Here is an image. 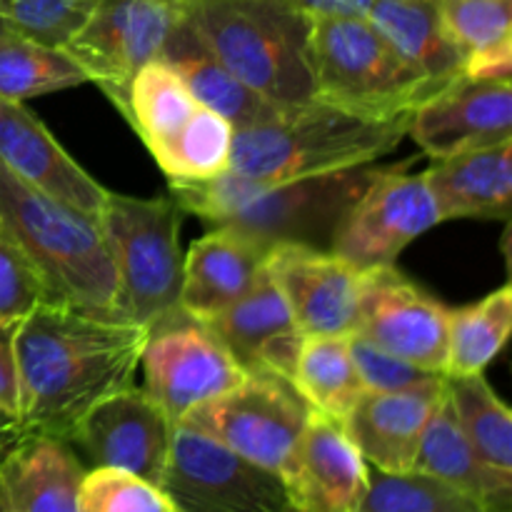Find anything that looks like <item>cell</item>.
<instances>
[{
    "instance_id": "43",
    "label": "cell",
    "mask_w": 512,
    "mask_h": 512,
    "mask_svg": "<svg viewBox=\"0 0 512 512\" xmlns=\"http://www.w3.org/2000/svg\"><path fill=\"white\" fill-rule=\"evenodd\" d=\"M5 30H8V28H5V23H3V15H0V35H3Z\"/></svg>"
},
{
    "instance_id": "2",
    "label": "cell",
    "mask_w": 512,
    "mask_h": 512,
    "mask_svg": "<svg viewBox=\"0 0 512 512\" xmlns=\"http://www.w3.org/2000/svg\"><path fill=\"white\" fill-rule=\"evenodd\" d=\"M383 165H358L285 183H260L235 170L210 180L170 183V195L183 213L208 228H223L263 248L308 245L330 250L345 210L363 195Z\"/></svg>"
},
{
    "instance_id": "12",
    "label": "cell",
    "mask_w": 512,
    "mask_h": 512,
    "mask_svg": "<svg viewBox=\"0 0 512 512\" xmlns=\"http://www.w3.org/2000/svg\"><path fill=\"white\" fill-rule=\"evenodd\" d=\"M408 168L410 160L380 168L335 228V255L360 270L395 265L410 243L440 223L428 178Z\"/></svg>"
},
{
    "instance_id": "39",
    "label": "cell",
    "mask_w": 512,
    "mask_h": 512,
    "mask_svg": "<svg viewBox=\"0 0 512 512\" xmlns=\"http://www.w3.org/2000/svg\"><path fill=\"white\" fill-rule=\"evenodd\" d=\"M15 325H0V415L20 423V370L15 355Z\"/></svg>"
},
{
    "instance_id": "26",
    "label": "cell",
    "mask_w": 512,
    "mask_h": 512,
    "mask_svg": "<svg viewBox=\"0 0 512 512\" xmlns=\"http://www.w3.org/2000/svg\"><path fill=\"white\" fill-rule=\"evenodd\" d=\"M413 470L433 475V478L493 505L495 510L510 512L512 480L495 473L475 453L473 445L468 443V438L460 430L455 410L450 405L448 390H443L438 408H435L433 418L425 428Z\"/></svg>"
},
{
    "instance_id": "10",
    "label": "cell",
    "mask_w": 512,
    "mask_h": 512,
    "mask_svg": "<svg viewBox=\"0 0 512 512\" xmlns=\"http://www.w3.org/2000/svg\"><path fill=\"white\" fill-rule=\"evenodd\" d=\"M140 368L143 390L175 425L195 405L228 393L250 375L208 323L178 305L148 328Z\"/></svg>"
},
{
    "instance_id": "34",
    "label": "cell",
    "mask_w": 512,
    "mask_h": 512,
    "mask_svg": "<svg viewBox=\"0 0 512 512\" xmlns=\"http://www.w3.org/2000/svg\"><path fill=\"white\" fill-rule=\"evenodd\" d=\"M370 468V465H368ZM360 512H503L493 505L433 478V475L408 470V473H383L370 468L368 493Z\"/></svg>"
},
{
    "instance_id": "20",
    "label": "cell",
    "mask_w": 512,
    "mask_h": 512,
    "mask_svg": "<svg viewBox=\"0 0 512 512\" xmlns=\"http://www.w3.org/2000/svg\"><path fill=\"white\" fill-rule=\"evenodd\" d=\"M443 390L445 375H438L393 393H365L345 418V433L370 468L408 473Z\"/></svg>"
},
{
    "instance_id": "21",
    "label": "cell",
    "mask_w": 512,
    "mask_h": 512,
    "mask_svg": "<svg viewBox=\"0 0 512 512\" xmlns=\"http://www.w3.org/2000/svg\"><path fill=\"white\" fill-rule=\"evenodd\" d=\"M268 248L223 228H208L183 258L178 308L208 320L238 303L265 270Z\"/></svg>"
},
{
    "instance_id": "27",
    "label": "cell",
    "mask_w": 512,
    "mask_h": 512,
    "mask_svg": "<svg viewBox=\"0 0 512 512\" xmlns=\"http://www.w3.org/2000/svg\"><path fill=\"white\" fill-rule=\"evenodd\" d=\"M465 60V78L510 80L512 0H435Z\"/></svg>"
},
{
    "instance_id": "15",
    "label": "cell",
    "mask_w": 512,
    "mask_h": 512,
    "mask_svg": "<svg viewBox=\"0 0 512 512\" xmlns=\"http://www.w3.org/2000/svg\"><path fill=\"white\" fill-rule=\"evenodd\" d=\"M265 265L305 338L358 333L363 270L333 250L308 245H275Z\"/></svg>"
},
{
    "instance_id": "23",
    "label": "cell",
    "mask_w": 512,
    "mask_h": 512,
    "mask_svg": "<svg viewBox=\"0 0 512 512\" xmlns=\"http://www.w3.org/2000/svg\"><path fill=\"white\" fill-rule=\"evenodd\" d=\"M443 220H508L512 208V140L435 160L425 170Z\"/></svg>"
},
{
    "instance_id": "40",
    "label": "cell",
    "mask_w": 512,
    "mask_h": 512,
    "mask_svg": "<svg viewBox=\"0 0 512 512\" xmlns=\"http://www.w3.org/2000/svg\"><path fill=\"white\" fill-rule=\"evenodd\" d=\"M305 18H368L375 0H288Z\"/></svg>"
},
{
    "instance_id": "19",
    "label": "cell",
    "mask_w": 512,
    "mask_h": 512,
    "mask_svg": "<svg viewBox=\"0 0 512 512\" xmlns=\"http://www.w3.org/2000/svg\"><path fill=\"white\" fill-rule=\"evenodd\" d=\"M248 373H270L293 385L305 335L295 328L283 293L265 265L253 288L218 318L208 320Z\"/></svg>"
},
{
    "instance_id": "32",
    "label": "cell",
    "mask_w": 512,
    "mask_h": 512,
    "mask_svg": "<svg viewBox=\"0 0 512 512\" xmlns=\"http://www.w3.org/2000/svg\"><path fill=\"white\" fill-rule=\"evenodd\" d=\"M512 330V288L508 283L465 308L450 310L445 373L478 375L498 358Z\"/></svg>"
},
{
    "instance_id": "14",
    "label": "cell",
    "mask_w": 512,
    "mask_h": 512,
    "mask_svg": "<svg viewBox=\"0 0 512 512\" xmlns=\"http://www.w3.org/2000/svg\"><path fill=\"white\" fill-rule=\"evenodd\" d=\"M173 428L175 423L148 393L130 385L93 405L65 440L88 460L90 468L125 470L160 488Z\"/></svg>"
},
{
    "instance_id": "37",
    "label": "cell",
    "mask_w": 512,
    "mask_h": 512,
    "mask_svg": "<svg viewBox=\"0 0 512 512\" xmlns=\"http://www.w3.org/2000/svg\"><path fill=\"white\" fill-rule=\"evenodd\" d=\"M55 303L13 235L0 225V325H15L38 305Z\"/></svg>"
},
{
    "instance_id": "42",
    "label": "cell",
    "mask_w": 512,
    "mask_h": 512,
    "mask_svg": "<svg viewBox=\"0 0 512 512\" xmlns=\"http://www.w3.org/2000/svg\"><path fill=\"white\" fill-rule=\"evenodd\" d=\"M0 512H8V505H5V495H3V488H0Z\"/></svg>"
},
{
    "instance_id": "31",
    "label": "cell",
    "mask_w": 512,
    "mask_h": 512,
    "mask_svg": "<svg viewBox=\"0 0 512 512\" xmlns=\"http://www.w3.org/2000/svg\"><path fill=\"white\" fill-rule=\"evenodd\" d=\"M235 125L215 110L198 105L178 133L150 148L168 183L210 180L230 170Z\"/></svg>"
},
{
    "instance_id": "4",
    "label": "cell",
    "mask_w": 512,
    "mask_h": 512,
    "mask_svg": "<svg viewBox=\"0 0 512 512\" xmlns=\"http://www.w3.org/2000/svg\"><path fill=\"white\" fill-rule=\"evenodd\" d=\"M0 225L28 255L55 303L115 318L118 275L95 215L30 188L0 165Z\"/></svg>"
},
{
    "instance_id": "11",
    "label": "cell",
    "mask_w": 512,
    "mask_h": 512,
    "mask_svg": "<svg viewBox=\"0 0 512 512\" xmlns=\"http://www.w3.org/2000/svg\"><path fill=\"white\" fill-rule=\"evenodd\" d=\"M185 13L188 0H98L63 50L118 108L133 75L160 58Z\"/></svg>"
},
{
    "instance_id": "7",
    "label": "cell",
    "mask_w": 512,
    "mask_h": 512,
    "mask_svg": "<svg viewBox=\"0 0 512 512\" xmlns=\"http://www.w3.org/2000/svg\"><path fill=\"white\" fill-rule=\"evenodd\" d=\"M183 215L173 195L135 198L108 190L98 223L118 275L115 318L150 328L178 305Z\"/></svg>"
},
{
    "instance_id": "36",
    "label": "cell",
    "mask_w": 512,
    "mask_h": 512,
    "mask_svg": "<svg viewBox=\"0 0 512 512\" xmlns=\"http://www.w3.org/2000/svg\"><path fill=\"white\" fill-rule=\"evenodd\" d=\"M83 512H175L158 485L115 468L85 470L80 488Z\"/></svg>"
},
{
    "instance_id": "24",
    "label": "cell",
    "mask_w": 512,
    "mask_h": 512,
    "mask_svg": "<svg viewBox=\"0 0 512 512\" xmlns=\"http://www.w3.org/2000/svg\"><path fill=\"white\" fill-rule=\"evenodd\" d=\"M368 20L435 95L465 78L463 53L435 0H375Z\"/></svg>"
},
{
    "instance_id": "29",
    "label": "cell",
    "mask_w": 512,
    "mask_h": 512,
    "mask_svg": "<svg viewBox=\"0 0 512 512\" xmlns=\"http://www.w3.org/2000/svg\"><path fill=\"white\" fill-rule=\"evenodd\" d=\"M450 405L460 430L485 465L512 480V413L483 373L445 375Z\"/></svg>"
},
{
    "instance_id": "8",
    "label": "cell",
    "mask_w": 512,
    "mask_h": 512,
    "mask_svg": "<svg viewBox=\"0 0 512 512\" xmlns=\"http://www.w3.org/2000/svg\"><path fill=\"white\" fill-rule=\"evenodd\" d=\"M308 418V403L293 385L278 375L250 373L228 393L195 405L180 425L285 475Z\"/></svg>"
},
{
    "instance_id": "13",
    "label": "cell",
    "mask_w": 512,
    "mask_h": 512,
    "mask_svg": "<svg viewBox=\"0 0 512 512\" xmlns=\"http://www.w3.org/2000/svg\"><path fill=\"white\" fill-rule=\"evenodd\" d=\"M358 333L405 363L445 373L450 308L425 293L395 265L360 273Z\"/></svg>"
},
{
    "instance_id": "25",
    "label": "cell",
    "mask_w": 512,
    "mask_h": 512,
    "mask_svg": "<svg viewBox=\"0 0 512 512\" xmlns=\"http://www.w3.org/2000/svg\"><path fill=\"white\" fill-rule=\"evenodd\" d=\"M165 65L180 75L185 88L205 108L215 110L218 115L228 118L235 128L260 123L270 118L285 105H275L260 98L255 90L240 83L223 63L213 55V50L200 40L188 18L175 28L165 43L160 58Z\"/></svg>"
},
{
    "instance_id": "28",
    "label": "cell",
    "mask_w": 512,
    "mask_h": 512,
    "mask_svg": "<svg viewBox=\"0 0 512 512\" xmlns=\"http://www.w3.org/2000/svg\"><path fill=\"white\" fill-rule=\"evenodd\" d=\"M293 388L313 413L345 423L365 390L350 355V335L305 338L295 365Z\"/></svg>"
},
{
    "instance_id": "30",
    "label": "cell",
    "mask_w": 512,
    "mask_h": 512,
    "mask_svg": "<svg viewBox=\"0 0 512 512\" xmlns=\"http://www.w3.org/2000/svg\"><path fill=\"white\" fill-rule=\"evenodd\" d=\"M198 105L180 75L163 60H153L133 75L118 113L150 150L178 133Z\"/></svg>"
},
{
    "instance_id": "16",
    "label": "cell",
    "mask_w": 512,
    "mask_h": 512,
    "mask_svg": "<svg viewBox=\"0 0 512 512\" xmlns=\"http://www.w3.org/2000/svg\"><path fill=\"white\" fill-rule=\"evenodd\" d=\"M408 135L433 160L512 140V83L460 78L413 110Z\"/></svg>"
},
{
    "instance_id": "35",
    "label": "cell",
    "mask_w": 512,
    "mask_h": 512,
    "mask_svg": "<svg viewBox=\"0 0 512 512\" xmlns=\"http://www.w3.org/2000/svg\"><path fill=\"white\" fill-rule=\"evenodd\" d=\"M98 0H0L5 28L45 45L63 48Z\"/></svg>"
},
{
    "instance_id": "33",
    "label": "cell",
    "mask_w": 512,
    "mask_h": 512,
    "mask_svg": "<svg viewBox=\"0 0 512 512\" xmlns=\"http://www.w3.org/2000/svg\"><path fill=\"white\" fill-rule=\"evenodd\" d=\"M88 83L80 65L60 45H45L5 30L0 35V98L23 100Z\"/></svg>"
},
{
    "instance_id": "6",
    "label": "cell",
    "mask_w": 512,
    "mask_h": 512,
    "mask_svg": "<svg viewBox=\"0 0 512 512\" xmlns=\"http://www.w3.org/2000/svg\"><path fill=\"white\" fill-rule=\"evenodd\" d=\"M310 70L315 100L363 118H408L435 95L368 18L310 20Z\"/></svg>"
},
{
    "instance_id": "3",
    "label": "cell",
    "mask_w": 512,
    "mask_h": 512,
    "mask_svg": "<svg viewBox=\"0 0 512 512\" xmlns=\"http://www.w3.org/2000/svg\"><path fill=\"white\" fill-rule=\"evenodd\" d=\"M410 115L373 120L323 100L285 105L260 123L235 128L230 170L260 183H285L375 163L408 135Z\"/></svg>"
},
{
    "instance_id": "41",
    "label": "cell",
    "mask_w": 512,
    "mask_h": 512,
    "mask_svg": "<svg viewBox=\"0 0 512 512\" xmlns=\"http://www.w3.org/2000/svg\"><path fill=\"white\" fill-rule=\"evenodd\" d=\"M23 438V428L13 420H8L5 415H0V463H3L5 455L13 450V445Z\"/></svg>"
},
{
    "instance_id": "9",
    "label": "cell",
    "mask_w": 512,
    "mask_h": 512,
    "mask_svg": "<svg viewBox=\"0 0 512 512\" xmlns=\"http://www.w3.org/2000/svg\"><path fill=\"white\" fill-rule=\"evenodd\" d=\"M160 490L175 512H298L283 475L180 423Z\"/></svg>"
},
{
    "instance_id": "18",
    "label": "cell",
    "mask_w": 512,
    "mask_h": 512,
    "mask_svg": "<svg viewBox=\"0 0 512 512\" xmlns=\"http://www.w3.org/2000/svg\"><path fill=\"white\" fill-rule=\"evenodd\" d=\"M0 165L30 188L98 218L108 190L80 168L43 120L23 103L0 98Z\"/></svg>"
},
{
    "instance_id": "38",
    "label": "cell",
    "mask_w": 512,
    "mask_h": 512,
    "mask_svg": "<svg viewBox=\"0 0 512 512\" xmlns=\"http://www.w3.org/2000/svg\"><path fill=\"white\" fill-rule=\"evenodd\" d=\"M350 355H353L365 393H393V390L413 388V385L438 378V373H428V370L405 363L398 355L378 348L360 333L350 335Z\"/></svg>"
},
{
    "instance_id": "17",
    "label": "cell",
    "mask_w": 512,
    "mask_h": 512,
    "mask_svg": "<svg viewBox=\"0 0 512 512\" xmlns=\"http://www.w3.org/2000/svg\"><path fill=\"white\" fill-rule=\"evenodd\" d=\"M368 473V463L343 423L310 410L303 438L283 475L298 512H360Z\"/></svg>"
},
{
    "instance_id": "5",
    "label": "cell",
    "mask_w": 512,
    "mask_h": 512,
    "mask_svg": "<svg viewBox=\"0 0 512 512\" xmlns=\"http://www.w3.org/2000/svg\"><path fill=\"white\" fill-rule=\"evenodd\" d=\"M188 23L243 85L275 105L315 100L310 18L288 0H188Z\"/></svg>"
},
{
    "instance_id": "22",
    "label": "cell",
    "mask_w": 512,
    "mask_h": 512,
    "mask_svg": "<svg viewBox=\"0 0 512 512\" xmlns=\"http://www.w3.org/2000/svg\"><path fill=\"white\" fill-rule=\"evenodd\" d=\"M85 468L68 440L28 433L0 463V488L8 512H83Z\"/></svg>"
},
{
    "instance_id": "1",
    "label": "cell",
    "mask_w": 512,
    "mask_h": 512,
    "mask_svg": "<svg viewBox=\"0 0 512 512\" xmlns=\"http://www.w3.org/2000/svg\"><path fill=\"white\" fill-rule=\"evenodd\" d=\"M148 328L43 303L15 328L20 428L68 438L93 405L133 385Z\"/></svg>"
}]
</instances>
